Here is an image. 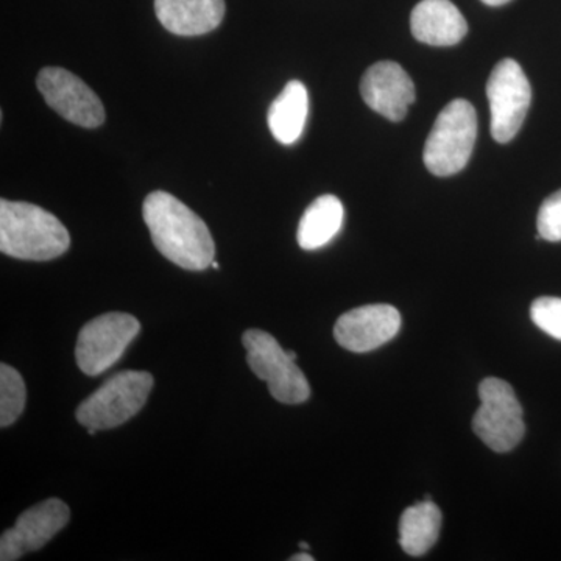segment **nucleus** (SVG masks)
<instances>
[{
    "label": "nucleus",
    "instance_id": "nucleus-2",
    "mask_svg": "<svg viewBox=\"0 0 561 561\" xmlns=\"http://www.w3.org/2000/svg\"><path fill=\"white\" fill-rule=\"evenodd\" d=\"M70 247L69 231L54 214L25 202L0 201V251L24 261H50Z\"/></svg>",
    "mask_w": 561,
    "mask_h": 561
},
{
    "label": "nucleus",
    "instance_id": "nucleus-7",
    "mask_svg": "<svg viewBox=\"0 0 561 561\" xmlns=\"http://www.w3.org/2000/svg\"><path fill=\"white\" fill-rule=\"evenodd\" d=\"M491 111V136L500 144L511 142L522 130L530 108L531 88L522 66L505 58L491 70L486 83Z\"/></svg>",
    "mask_w": 561,
    "mask_h": 561
},
{
    "label": "nucleus",
    "instance_id": "nucleus-5",
    "mask_svg": "<svg viewBox=\"0 0 561 561\" xmlns=\"http://www.w3.org/2000/svg\"><path fill=\"white\" fill-rule=\"evenodd\" d=\"M154 379L147 371H121L77 409V421L92 430H113L133 419L146 404Z\"/></svg>",
    "mask_w": 561,
    "mask_h": 561
},
{
    "label": "nucleus",
    "instance_id": "nucleus-11",
    "mask_svg": "<svg viewBox=\"0 0 561 561\" xmlns=\"http://www.w3.org/2000/svg\"><path fill=\"white\" fill-rule=\"evenodd\" d=\"M401 316L390 305H367L343 313L334 327V337L351 353H368L397 337Z\"/></svg>",
    "mask_w": 561,
    "mask_h": 561
},
{
    "label": "nucleus",
    "instance_id": "nucleus-3",
    "mask_svg": "<svg viewBox=\"0 0 561 561\" xmlns=\"http://www.w3.org/2000/svg\"><path fill=\"white\" fill-rule=\"evenodd\" d=\"M478 136V114L463 99L442 110L424 146L423 161L437 176H451L463 171L470 161Z\"/></svg>",
    "mask_w": 561,
    "mask_h": 561
},
{
    "label": "nucleus",
    "instance_id": "nucleus-16",
    "mask_svg": "<svg viewBox=\"0 0 561 561\" xmlns=\"http://www.w3.org/2000/svg\"><path fill=\"white\" fill-rule=\"evenodd\" d=\"M345 209L335 195H321L302 214L297 241L302 250H319L342 230Z\"/></svg>",
    "mask_w": 561,
    "mask_h": 561
},
{
    "label": "nucleus",
    "instance_id": "nucleus-20",
    "mask_svg": "<svg viewBox=\"0 0 561 561\" xmlns=\"http://www.w3.org/2000/svg\"><path fill=\"white\" fill-rule=\"evenodd\" d=\"M538 239L561 242V190L553 192L538 210Z\"/></svg>",
    "mask_w": 561,
    "mask_h": 561
},
{
    "label": "nucleus",
    "instance_id": "nucleus-9",
    "mask_svg": "<svg viewBox=\"0 0 561 561\" xmlns=\"http://www.w3.org/2000/svg\"><path fill=\"white\" fill-rule=\"evenodd\" d=\"M36 87L47 105L70 124L98 128L105 122V108L99 95L69 70L41 69Z\"/></svg>",
    "mask_w": 561,
    "mask_h": 561
},
{
    "label": "nucleus",
    "instance_id": "nucleus-10",
    "mask_svg": "<svg viewBox=\"0 0 561 561\" xmlns=\"http://www.w3.org/2000/svg\"><path fill=\"white\" fill-rule=\"evenodd\" d=\"M68 505L51 497L21 513L16 524L0 538V560L16 561L24 553L43 549L69 523Z\"/></svg>",
    "mask_w": 561,
    "mask_h": 561
},
{
    "label": "nucleus",
    "instance_id": "nucleus-23",
    "mask_svg": "<svg viewBox=\"0 0 561 561\" xmlns=\"http://www.w3.org/2000/svg\"><path fill=\"white\" fill-rule=\"evenodd\" d=\"M301 549H309V546L305 545V542H301Z\"/></svg>",
    "mask_w": 561,
    "mask_h": 561
},
{
    "label": "nucleus",
    "instance_id": "nucleus-21",
    "mask_svg": "<svg viewBox=\"0 0 561 561\" xmlns=\"http://www.w3.org/2000/svg\"><path fill=\"white\" fill-rule=\"evenodd\" d=\"M290 561H313V557L309 556L308 552L297 553V556H291Z\"/></svg>",
    "mask_w": 561,
    "mask_h": 561
},
{
    "label": "nucleus",
    "instance_id": "nucleus-12",
    "mask_svg": "<svg viewBox=\"0 0 561 561\" xmlns=\"http://www.w3.org/2000/svg\"><path fill=\"white\" fill-rule=\"evenodd\" d=\"M360 95L373 111L386 119L400 122L415 102V84L398 62L379 61L362 77Z\"/></svg>",
    "mask_w": 561,
    "mask_h": 561
},
{
    "label": "nucleus",
    "instance_id": "nucleus-14",
    "mask_svg": "<svg viewBox=\"0 0 561 561\" xmlns=\"http://www.w3.org/2000/svg\"><path fill=\"white\" fill-rule=\"evenodd\" d=\"M154 13L173 35L201 36L219 27L225 0H154Z\"/></svg>",
    "mask_w": 561,
    "mask_h": 561
},
{
    "label": "nucleus",
    "instance_id": "nucleus-18",
    "mask_svg": "<svg viewBox=\"0 0 561 561\" xmlns=\"http://www.w3.org/2000/svg\"><path fill=\"white\" fill-rule=\"evenodd\" d=\"M27 389L20 371L0 365V426L9 427L24 412Z\"/></svg>",
    "mask_w": 561,
    "mask_h": 561
},
{
    "label": "nucleus",
    "instance_id": "nucleus-13",
    "mask_svg": "<svg viewBox=\"0 0 561 561\" xmlns=\"http://www.w3.org/2000/svg\"><path fill=\"white\" fill-rule=\"evenodd\" d=\"M411 31L420 43L448 47L467 36L468 24L451 0H421L412 11Z\"/></svg>",
    "mask_w": 561,
    "mask_h": 561
},
{
    "label": "nucleus",
    "instance_id": "nucleus-4",
    "mask_svg": "<svg viewBox=\"0 0 561 561\" xmlns=\"http://www.w3.org/2000/svg\"><path fill=\"white\" fill-rule=\"evenodd\" d=\"M250 370L267 382L268 391L283 404H301L311 397L305 373L297 367V353L280 348L268 332L249 330L242 335Z\"/></svg>",
    "mask_w": 561,
    "mask_h": 561
},
{
    "label": "nucleus",
    "instance_id": "nucleus-1",
    "mask_svg": "<svg viewBox=\"0 0 561 561\" xmlns=\"http://www.w3.org/2000/svg\"><path fill=\"white\" fill-rule=\"evenodd\" d=\"M144 221L162 256L184 271H206L216 256V243L205 221L164 191L147 195Z\"/></svg>",
    "mask_w": 561,
    "mask_h": 561
},
{
    "label": "nucleus",
    "instance_id": "nucleus-17",
    "mask_svg": "<svg viewBox=\"0 0 561 561\" xmlns=\"http://www.w3.org/2000/svg\"><path fill=\"white\" fill-rule=\"evenodd\" d=\"M442 529V512L431 500L416 502L405 508L400 519V545L408 556L430 552Z\"/></svg>",
    "mask_w": 561,
    "mask_h": 561
},
{
    "label": "nucleus",
    "instance_id": "nucleus-22",
    "mask_svg": "<svg viewBox=\"0 0 561 561\" xmlns=\"http://www.w3.org/2000/svg\"><path fill=\"white\" fill-rule=\"evenodd\" d=\"M482 2L485 3V5L490 7H501L505 5V3L511 2V0H482Z\"/></svg>",
    "mask_w": 561,
    "mask_h": 561
},
{
    "label": "nucleus",
    "instance_id": "nucleus-19",
    "mask_svg": "<svg viewBox=\"0 0 561 561\" xmlns=\"http://www.w3.org/2000/svg\"><path fill=\"white\" fill-rule=\"evenodd\" d=\"M530 317L541 331L561 341V298H537L531 302Z\"/></svg>",
    "mask_w": 561,
    "mask_h": 561
},
{
    "label": "nucleus",
    "instance_id": "nucleus-8",
    "mask_svg": "<svg viewBox=\"0 0 561 561\" xmlns=\"http://www.w3.org/2000/svg\"><path fill=\"white\" fill-rule=\"evenodd\" d=\"M140 323L130 313H103L81 328L76 357L84 375L99 376L113 367L139 334Z\"/></svg>",
    "mask_w": 561,
    "mask_h": 561
},
{
    "label": "nucleus",
    "instance_id": "nucleus-6",
    "mask_svg": "<svg viewBox=\"0 0 561 561\" xmlns=\"http://www.w3.org/2000/svg\"><path fill=\"white\" fill-rule=\"evenodd\" d=\"M481 408L472 416V431L494 453H508L526 434L522 402L507 381L483 379L479 386Z\"/></svg>",
    "mask_w": 561,
    "mask_h": 561
},
{
    "label": "nucleus",
    "instance_id": "nucleus-15",
    "mask_svg": "<svg viewBox=\"0 0 561 561\" xmlns=\"http://www.w3.org/2000/svg\"><path fill=\"white\" fill-rule=\"evenodd\" d=\"M308 113V90L301 81H289L268 108L267 122L273 138L284 146L297 142L305 130Z\"/></svg>",
    "mask_w": 561,
    "mask_h": 561
}]
</instances>
